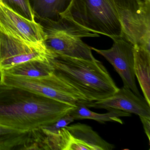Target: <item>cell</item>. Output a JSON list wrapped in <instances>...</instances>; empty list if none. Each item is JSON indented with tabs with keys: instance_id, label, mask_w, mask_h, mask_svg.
Listing matches in <instances>:
<instances>
[{
	"instance_id": "cell-15",
	"label": "cell",
	"mask_w": 150,
	"mask_h": 150,
	"mask_svg": "<svg viewBox=\"0 0 150 150\" xmlns=\"http://www.w3.org/2000/svg\"><path fill=\"white\" fill-rule=\"evenodd\" d=\"M71 0H33L32 8L41 21H57L68 7Z\"/></svg>"
},
{
	"instance_id": "cell-1",
	"label": "cell",
	"mask_w": 150,
	"mask_h": 150,
	"mask_svg": "<svg viewBox=\"0 0 150 150\" xmlns=\"http://www.w3.org/2000/svg\"><path fill=\"white\" fill-rule=\"evenodd\" d=\"M76 107L0 82V124L33 131L57 122Z\"/></svg>"
},
{
	"instance_id": "cell-2",
	"label": "cell",
	"mask_w": 150,
	"mask_h": 150,
	"mask_svg": "<svg viewBox=\"0 0 150 150\" xmlns=\"http://www.w3.org/2000/svg\"><path fill=\"white\" fill-rule=\"evenodd\" d=\"M56 73L90 101L109 97L119 89L101 62L58 55L51 59Z\"/></svg>"
},
{
	"instance_id": "cell-4",
	"label": "cell",
	"mask_w": 150,
	"mask_h": 150,
	"mask_svg": "<svg viewBox=\"0 0 150 150\" xmlns=\"http://www.w3.org/2000/svg\"><path fill=\"white\" fill-rule=\"evenodd\" d=\"M45 37L46 49L55 56L94 60L91 47L82 40L83 38L99 37L72 21L61 17L57 21H42Z\"/></svg>"
},
{
	"instance_id": "cell-8",
	"label": "cell",
	"mask_w": 150,
	"mask_h": 150,
	"mask_svg": "<svg viewBox=\"0 0 150 150\" xmlns=\"http://www.w3.org/2000/svg\"><path fill=\"white\" fill-rule=\"evenodd\" d=\"M112 39L114 43L108 50H98L91 47V49L104 57L113 66L122 79L124 86L129 88L137 95L142 96L137 87L134 74V45L122 36Z\"/></svg>"
},
{
	"instance_id": "cell-5",
	"label": "cell",
	"mask_w": 150,
	"mask_h": 150,
	"mask_svg": "<svg viewBox=\"0 0 150 150\" xmlns=\"http://www.w3.org/2000/svg\"><path fill=\"white\" fill-rule=\"evenodd\" d=\"M0 82L18 87L75 107H86L91 101L79 90L54 72L47 77L27 78L13 76L0 71Z\"/></svg>"
},
{
	"instance_id": "cell-18",
	"label": "cell",
	"mask_w": 150,
	"mask_h": 150,
	"mask_svg": "<svg viewBox=\"0 0 150 150\" xmlns=\"http://www.w3.org/2000/svg\"><path fill=\"white\" fill-rule=\"evenodd\" d=\"M74 117L70 114L64 116L57 122L47 126L39 128V130L42 134L46 135H55L59 134L62 128L66 127L74 121Z\"/></svg>"
},
{
	"instance_id": "cell-9",
	"label": "cell",
	"mask_w": 150,
	"mask_h": 150,
	"mask_svg": "<svg viewBox=\"0 0 150 150\" xmlns=\"http://www.w3.org/2000/svg\"><path fill=\"white\" fill-rule=\"evenodd\" d=\"M114 148V145L85 124L68 125L59 132V150H112Z\"/></svg>"
},
{
	"instance_id": "cell-16",
	"label": "cell",
	"mask_w": 150,
	"mask_h": 150,
	"mask_svg": "<svg viewBox=\"0 0 150 150\" xmlns=\"http://www.w3.org/2000/svg\"><path fill=\"white\" fill-rule=\"evenodd\" d=\"M108 112L99 114L90 110L84 105L78 106L69 114L75 119H92L101 123L106 122H115L123 124V121L120 118L124 117L130 116L131 114L117 109H110Z\"/></svg>"
},
{
	"instance_id": "cell-14",
	"label": "cell",
	"mask_w": 150,
	"mask_h": 150,
	"mask_svg": "<svg viewBox=\"0 0 150 150\" xmlns=\"http://www.w3.org/2000/svg\"><path fill=\"white\" fill-rule=\"evenodd\" d=\"M13 76L27 78L47 77L54 71L50 60H34L17 65L6 71H0Z\"/></svg>"
},
{
	"instance_id": "cell-3",
	"label": "cell",
	"mask_w": 150,
	"mask_h": 150,
	"mask_svg": "<svg viewBox=\"0 0 150 150\" xmlns=\"http://www.w3.org/2000/svg\"><path fill=\"white\" fill-rule=\"evenodd\" d=\"M60 17L111 39L122 36L114 0H71Z\"/></svg>"
},
{
	"instance_id": "cell-20",
	"label": "cell",
	"mask_w": 150,
	"mask_h": 150,
	"mask_svg": "<svg viewBox=\"0 0 150 150\" xmlns=\"http://www.w3.org/2000/svg\"><path fill=\"white\" fill-rule=\"evenodd\" d=\"M1 0H0V3H1Z\"/></svg>"
},
{
	"instance_id": "cell-11",
	"label": "cell",
	"mask_w": 150,
	"mask_h": 150,
	"mask_svg": "<svg viewBox=\"0 0 150 150\" xmlns=\"http://www.w3.org/2000/svg\"><path fill=\"white\" fill-rule=\"evenodd\" d=\"M86 107L107 110H119L139 116L150 117V105L144 98L137 95L129 88L124 86L119 88L109 97L91 102Z\"/></svg>"
},
{
	"instance_id": "cell-17",
	"label": "cell",
	"mask_w": 150,
	"mask_h": 150,
	"mask_svg": "<svg viewBox=\"0 0 150 150\" xmlns=\"http://www.w3.org/2000/svg\"><path fill=\"white\" fill-rule=\"evenodd\" d=\"M1 3L16 13L31 21H35L30 0H1Z\"/></svg>"
},
{
	"instance_id": "cell-10",
	"label": "cell",
	"mask_w": 150,
	"mask_h": 150,
	"mask_svg": "<svg viewBox=\"0 0 150 150\" xmlns=\"http://www.w3.org/2000/svg\"><path fill=\"white\" fill-rule=\"evenodd\" d=\"M0 29L18 39L31 43L44 45L43 27L31 21L0 3Z\"/></svg>"
},
{
	"instance_id": "cell-19",
	"label": "cell",
	"mask_w": 150,
	"mask_h": 150,
	"mask_svg": "<svg viewBox=\"0 0 150 150\" xmlns=\"http://www.w3.org/2000/svg\"><path fill=\"white\" fill-rule=\"evenodd\" d=\"M140 120L143 125L145 132L148 138V140H150V117L139 116Z\"/></svg>"
},
{
	"instance_id": "cell-7",
	"label": "cell",
	"mask_w": 150,
	"mask_h": 150,
	"mask_svg": "<svg viewBox=\"0 0 150 150\" xmlns=\"http://www.w3.org/2000/svg\"><path fill=\"white\" fill-rule=\"evenodd\" d=\"M55 57L45 45L22 41L0 29V71L30 60H50Z\"/></svg>"
},
{
	"instance_id": "cell-13",
	"label": "cell",
	"mask_w": 150,
	"mask_h": 150,
	"mask_svg": "<svg viewBox=\"0 0 150 150\" xmlns=\"http://www.w3.org/2000/svg\"><path fill=\"white\" fill-rule=\"evenodd\" d=\"M32 142V131L16 129L0 124V150H28Z\"/></svg>"
},
{
	"instance_id": "cell-6",
	"label": "cell",
	"mask_w": 150,
	"mask_h": 150,
	"mask_svg": "<svg viewBox=\"0 0 150 150\" xmlns=\"http://www.w3.org/2000/svg\"><path fill=\"white\" fill-rule=\"evenodd\" d=\"M122 36L150 50V0H114Z\"/></svg>"
},
{
	"instance_id": "cell-12",
	"label": "cell",
	"mask_w": 150,
	"mask_h": 150,
	"mask_svg": "<svg viewBox=\"0 0 150 150\" xmlns=\"http://www.w3.org/2000/svg\"><path fill=\"white\" fill-rule=\"evenodd\" d=\"M134 71L144 99L150 105V51L134 45Z\"/></svg>"
}]
</instances>
